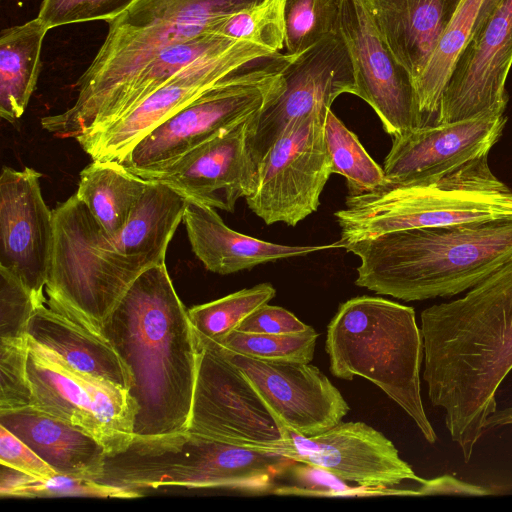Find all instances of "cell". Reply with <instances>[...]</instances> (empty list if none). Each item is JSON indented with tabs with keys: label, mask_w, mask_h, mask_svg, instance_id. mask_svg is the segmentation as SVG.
<instances>
[{
	"label": "cell",
	"mask_w": 512,
	"mask_h": 512,
	"mask_svg": "<svg viewBox=\"0 0 512 512\" xmlns=\"http://www.w3.org/2000/svg\"><path fill=\"white\" fill-rule=\"evenodd\" d=\"M430 402L469 462L512 370V259L451 302L421 312Z\"/></svg>",
	"instance_id": "6da1fadb"
},
{
	"label": "cell",
	"mask_w": 512,
	"mask_h": 512,
	"mask_svg": "<svg viewBox=\"0 0 512 512\" xmlns=\"http://www.w3.org/2000/svg\"><path fill=\"white\" fill-rule=\"evenodd\" d=\"M103 336L132 377L134 435L184 431L196 380V341L188 310L166 264L145 269L106 319Z\"/></svg>",
	"instance_id": "7a4b0ae2"
},
{
	"label": "cell",
	"mask_w": 512,
	"mask_h": 512,
	"mask_svg": "<svg viewBox=\"0 0 512 512\" xmlns=\"http://www.w3.org/2000/svg\"><path fill=\"white\" fill-rule=\"evenodd\" d=\"M355 284L404 301L452 297L512 259V217L394 231L343 246Z\"/></svg>",
	"instance_id": "3957f363"
},
{
	"label": "cell",
	"mask_w": 512,
	"mask_h": 512,
	"mask_svg": "<svg viewBox=\"0 0 512 512\" xmlns=\"http://www.w3.org/2000/svg\"><path fill=\"white\" fill-rule=\"evenodd\" d=\"M263 0H134L116 19L76 83L74 104L41 126L74 137L96 126L132 81L161 52L207 33L222 18Z\"/></svg>",
	"instance_id": "277c9868"
},
{
	"label": "cell",
	"mask_w": 512,
	"mask_h": 512,
	"mask_svg": "<svg viewBox=\"0 0 512 512\" xmlns=\"http://www.w3.org/2000/svg\"><path fill=\"white\" fill-rule=\"evenodd\" d=\"M325 350L335 377L369 380L411 417L427 442H436L421 397L424 350L412 307L381 297L351 298L328 324Z\"/></svg>",
	"instance_id": "5b68a950"
},
{
	"label": "cell",
	"mask_w": 512,
	"mask_h": 512,
	"mask_svg": "<svg viewBox=\"0 0 512 512\" xmlns=\"http://www.w3.org/2000/svg\"><path fill=\"white\" fill-rule=\"evenodd\" d=\"M294 462L276 451L235 445L188 430L134 435L128 447L106 456L97 480L128 489L225 487L271 492Z\"/></svg>",
	"instance_id": "8992f818"
},
{
	"label": "cell",
	"mask_w": 512,
	"mask_h": 512,
	"mask_svg": "<svg viewBox=\"0 0 512 512\" xmlns=\"http://www.w3.org/2000/svg\"><path fill=\"white\" fill-rule=\"evenodd\" d=\"M334 215L343 248L399 230L510 218L512 190L484 155L427 182L348 196L346 207Z\"/></svg>",
	"instance_id": "52a82bcc"
},
{
	"label": "cell",
	"mask_w": 512,
	"mask_h": 512,
	"mask_svg": "<svg viewBox=\"0 0 512 512\" xmlns=\"http://www.w3.org/2000/svg\"><path fill=\"white\" fill-rule=\"evenodd\" d=\"M52 211L47 303L52 310L101 335L106 319L141 272L116 253L111 238L76 194Z\"/></svg>",
	"instance_id": "ba28073f"
},
{
	"label": "cell",
	"mask_w": 512,
	"mask_h": 512,
	"mask_svg": "<svg viewBox=\"0 0 512 512\" xmlns=\"http://www.w3.org/2000/svg\"><path fill=\"white\" fill-rule=\"evenodd\" d=\"M290 58L277 53L264 65L221 79L143 137L119 163L147 179L257 114L283 89L282 70Z\"/></svg>",
	"instance_id": "9c48e42d"
},
{
	"label": "cell",
	"mask_w": 512,
	"mask_h": 512,
	"mask_svg": "<svg viewBox=\"0 0 512 512\" xmlns=\"http://www.w3.org/2000/svg\"><path fill=\"white\" fill-rule=\"evenodd\" d=\"M194 334L197 369L186 430L235 445L280 453L290 438L289 430L217 343Z\"/></svg>",
	"instance_id": "30bf717a"
},
{
	"label": "cell",
	"mask_w": 512,
	"mask_h": 512,
	"mask_svg": "<svg viewBox=\"0 0 512 512\" xmlns=\"http://www.w3.org/2000/svg\"><path fill=\"white\" fill-rule=\"evenodd\" d=\"M26 370L31 406L87 432L107 456L131 443L137 406L128 390L74 369L31 339Z\"/></svg>",
	"instance_id": "8fae6325"
},
{
	"label": "cell",
	"mask_w": 512,
	"mask_h": 512,
	"mask_svg": "<svg viewBox=\"0 0 512 512\" xmlns=\"http://www.w3.org/2000/svg\"><path fill=\"white\" fill-rule=\"evenodd\" d=\"M327 112L292 121L257 164L248 207L267 225L296 226L317 211L331 169L324 124Z\"/></svg>",
	"instance_id": "7c38bea8"
},
{
	"label": "cell",
	"mask_w": 512,
	"mask_h": 512,
	"mask_svg": "<svg viewBox=\"0 0 512 512\" xmlns=\"http://www.w3.org/2000/svg\"><path fill=\"white\" fill-rule=\"evenodd\" d=\"M275 54L259 44L238 40L190 63L107 127L75 139L92 160L120 162L143 137L218 81Z\"/></svg>",
	"instance_id": "4fadbf2b"
},
{
	"label": "cell",
	"mask_w": 512,
	"mask_h": 512,
	"mask_svg": "<svg viewBox=\"0 0 512 512\" xmlns=\"http://www.w3.org/2000/svg\"><path fill=\"white\" fill-rule=\"evenodd\" d=\"M282 78L281 92L250 122L248 145L256 166L292 121L327 112L338 96L352 94V63L339 31L291 57Z\"/></svg>",
	"instance_id": "5bb4252c"
},
{
	"label": "cell",
	"mask_w": 512,
	"mask_h": 512,
	"mask_svg": "<svg viewBox=\"0 0 512 512\" xmlns=\"http://www.w3.org/2000/svg\"><path fill=\"white\" fill-rule=\"evenodd\" d=\"M339 33L352 63V94L372 107L386 133L396 138L426 124L412 77L383 42L361 0H341Z\"/></svg>",
	"instance_id": "9a60e30c"
},
{
	"label": "cell",
	"mask_w": 512,
	"mask_h": 512,
	"mask_svg": "<svg viewBox=\"0 0 512 512\" xmlns=\"http://www.w3.org/2000/svg\"><path fill=\"white\" fill-rule=\"evenodd\" d=\"M512 65V0H499L474 29L443 90L435 122L505 110V83Z\"/></svg>",
	"instance_id": "2e32d148"
},
{
	"label": "cell",
	"mask_w": 512,
	"mask_h": 512,
	"mask_svg": "<svg viewBox=\"0 0 512 512\" xmlns=\"http://www.w3.org/2000/svg\"><path fill=\"white\" fill-rule=\"evenodd\" d=\"M41 173L4 166L0 176V267L15 274L37 307L43 295L53 245V211L41 192Z\"/></svg>",
	"instance_id": "e0dca14e"
},
{
	"label": "cell",
	"mask_w": 512,
	"mask_h": 512,
	"mask_svg": "<svg viewBox=\"0 0 512 512\" xmlns=\"http://www.w3.org/2000/svg\"><path fill=\"white\" fill-rule=\"evenodd\" d=\"M506 122L505 110H492L460 121L424 124L393 138L383 167L386 186L427 182L488 155Z\"/></svg>",
	"instance_id": "ac0fdd59"
},
{
	"label": "cell",
	"mask_w": 512,
	"mask_h": 512,
	"mask_svg": "<svg viewBox=\"0 0 512 512\" xmlns=\"http://www.w3.org/2000/svg\"><path fill=\"white\" fill-rule=\"evenodd\" d=\"M219 348L289 431L306 437L323 433L350 409L328 377L310 363L262 361Z\"/></svg>",
	"instance_id": "d6986e66"
},
{
	"label": "cell",
	"mask_w": 512,
	"mask_h": 512,
	"mask_svg": "<svg viewBox=\"0 0 512 512\" xmlns=\"http://www.w3.org/2000/svg\"><path fill=\"white\" fill-rule=\"evenodd\" d=\"M280 452L294 461L322 467L347 482L374 488H392L403 481L427 483L401 459L395 445L364 422H340L331 429L302 436L289 431Z\"/></svg>",
	"instance_id": "ffe728a7"
},
{
	"label": "cell",
	"mask_w": 512,
	"mask_h": 512,
	"mask_svg": "<svg viewBox=\"0 0 512 512\" xmlns=\"http://www.w3.org/2000/svg\"><path fill=\"white\" fill-rule=\"evenodd\" d=\"M253 116L194 148L147 180L162 182L196 202L233 212L237 201L248 197L256 184L257 166L248 145Z\"/></svg>",
	"instance_id": "44dd1931"
},
{
	"label": "cell",
	"mask_w": 512,
	"mask_h": 512,
	"mask_svg": "<svg viewBox=\"0 0 512 512\" xmlns=\"http://www.w3.org/2000/svg\"><path fill=\"white\" fill-rule=\"evenodd\" d=\"M191 248L205 268L227 275L313 252L340 248L339 242L320 246H291L257 239L232 230L215 208L188 199L183 215Z\"/></svg>",
	"instance_id": "7402d4cb"
},
{
	"label": "cell",
	"mask_w": 512,
	"mask_h": 512,
	"mask_svg": "<svg viewBox=\"0 0 512 512\" xmlns=\"http://www.w3.org/2000/svg\"><path fill=\"white\" fill-rule=\"evenodd\" d=\"M378 34L413 82L462 0H361Z\"/></svg>",
	"instance_id": "603a6c76"
},
{
	"label": "cell",
	"mask_w": 512,
	"mask_h": 512,
	"mask_svg": "<svg viewBox=\"0 0 512 512\" xmlns=\"http://www.w3.org/2000/svg\"><path fill=\"white\" fill-rule=\"evenodd\" d=\"M0 424L26 443L56 473L98 480L106 450L93 436L34 406L0 410Z\"/></svg>",
	"instance_id": "cb8c5ba5"
},
{
	"label": "cell",
	"mask_w": 512,
	"mask_h": 512,
	"mask_svg": "<svg viewBox=\"0 0 512 512\" xmlns=\"http://www.w3.org/2000/svg\"><path fill=\"white\" fill-rule=\"evenodd\" d=\"M188 198L149 180L120 233L111 238L116 253L139 272L165 263L170 240L183 221Z\"/></svg>",
	"instance_id": "d4e9b609"
},
{
	"label": "cell",
	"mask_w": 512,
	"mask_h": 512,
	"mask_svg": "<svg viewBox=\"0 0 512 512\" xmlns=\"http://www.w3.org/2000/svg\"><path fill=\"white\" fill-rule=\"evenodd\" d=\"M27 333L29 339L57 354L74 369L128 391L131 388V374L113 346L103 336L50 307H36Z\"/></svg>",
	"instance_id": "484cf974"
},
{
	"label": "cell",
	"mask_w": 512,
	"mask_h": 512,
	"mask_svg": "<svg viewBox=\"0 0 512 512\" xmlns=\"http://www.w3.org/2000/svg\"><path fill=\"white\" fill-rule=\"evenodd\" d=\"M49 29L38 18L3 29L0 36V116L14 123L25 112L41 69Z\"/></svg>",
	"instance_id": "4316f807"
},
{
	"label": "cell",
	"mask_w": 512,
	"mask_h": 512,
	"mask_svg": "<svg viewBox=\"0 0 512 512\" xmlns=\"http://www.w3.org/2000/svg\"><path fill=\"white\" fill-rule=\"evenodd\" d=\"M148 183L117 161L92 160L80 172L75 194L108 237L115 238Z\"/></svg>",
	"instance_id": "83f0119b"
},
{
	"label": "cell",
	"mask_w": 512,
	"mask_h": 512,
	"mask_svg": "<svg viewBox=\"0 0 512 512\" xmlns=\"http://www.w3.org/2000/svg\"><path fill=\"white\" fill-rule=\"evenodd\" d=\"M236 41L216 33H207L161 52L138 74L105 117L80 135L95 133L107 127L134 109L184 67Z\"/></svg>",
	"instance_id": "f1b7e54d"
},
{
	"label": "cell",
	"mask_w": 512,
	"mask_h": 512,
	"mask_svg": "<svg viewBox=\"0 0 512 512\" xmlns=\"http://www.w3.org/2000/svg\"><path fill=\"white\" fill-rule=\"evenodd\" d=\"M332 174L345 177L349 196H358L387 185L384 170L367 153L358 137L329 109L324 124Z\"/></svg>",
	"instance_id": "f546056e"
},
{
	"label": "cell",
	"mask_w": 512,
	"mask_h": 512,
	"mask_svg": "<svg viewBox=\"0 0 512 512\" xmlns=\"http://www.w3.org/2000/svg\"><path fill=\"white\" fill-rule=\"evenodd\" d=\"M275 295L276 290L270 283L257 284L192 307L188 310L189 319L195 333L218 342Z\"/></svg>",
	"instance_id": "4dcf8cb0"
},
{
	"label": "cell",
	"mask_w": 512,
	"mask_h": 512,
	"mask_svg": "<svg viewBox=\"0 0 512 512\" xmlns=\"http://www.w3.org/2000/svg\"><path fill=\"white\" fill-rule=\"evenodd\" d=\"M341 0H285V54L297 57L339 31Z\"/></svg>",
	"instance_id": "1f68e13d"
},
{
	"label": "cell",
	"mask_w": 512,
	"mask_h": 512,
	"mask_svg": "<svg viewBox=\"0 0 512 512\" xmlns=\"http://www.w3.org/2000/svg\"><path fill=\"white\" fill-rule=\"evenodd\" d=\"M212 32L280 53L285 43V0H263L227 15Z\"/></svg>",
	"instance_id": "d6a6232c"
},
{
	"label": "cell",
	"mask_w": 512,
	"mask_h": 512,
	"mask_svg": "<svg viewBox=\"0 0 512 512\" xmlns=\"http://www.w3.org/2000/svg\"><path fill=\"white\" fill-rule=\"evenodd\" d=\"M318 333L311 326L294 334H258L234 329L216 342L228 351L270 362L310 363Z\"/></svg>",
	"instance_id": "836d02e7"
},
{
	"label": "cell",
	"mask_w": 512,
	"mask_h": 512,
	"mask_svg": "<svg viewBox=\"0 0 512 512\" xmlns=\"http://www.w3.org/2000/svg\"><path fill=\"white\" fill-rule=\"evenodd\" d=\"M289 482L273 487L277 495L317 497L420 496L418 489L374 488L350 485L336 474L313 464L294 461L284 472Z\"/></svg>",
	"instance_id": "e575fe53"
},
{
	"label": "cell",
	"mask_w": 512,
	"mask_h": 512,
	"mask_svg": "<svg viewBox=\"0 0 512 512\" xmlns=\"http://www.w3.org/2000/svg\"><path fill=\"white\" fill-rule=\"evenodd\" d=\"M100 497L137 498L143 496L138 490L102 483L91 478L56 473L49 478L27 474L16 490L14 497Z\"/></svg>",
	"instance_id": "d590c367"
},
{
	"label": "cell",
	"mask_w": 512,
	"mask_h": 512,
	"mask_svg": "<svg viewBox=\"0 0 512 512\" xmlns=\"http://www.w3.org/2000/svg\"><path fill=\"white\" fill-rule=\"evenodd\" d=\"M29 339V338H28ZM27 340H0V410L31 406Z\"/></svg>",
	"instance_id": "8d00e7d4"
},
{
	"label": "cell",
	"mask_w": 512,
	"mask_h": 512,
	"mask_svg": "<svg viewBox=\"0 0 512 512\" xmlns=\"http://www.w3.org/2000/svg\"><path fill=\"white\" fill-rule=\"evenodd\" d=\"M35 301L21 280L0 267V340H27Z\"/></svg>",
	"instance_id": "74e56055"
},
{
	"label": "cell",
	"mask_w": 512,
	"mask_h": 512,
	"mask_svg": "<svg viewBox=\"0 0 512 512\" xmlns=\"http://www.w3.org/2000/svg\"><path fill=\"white\" fill-rule=\"evenodd\" d=\"M134 0H43L38 18L50 30L94 20L107 23L122 14Z\"/></svg>",
	"instance_id": "f35d334b"
},
{
	"label": "cell",
	"mask_w": 512,
	"mask_h": 512,
	"mask_svg": "<svg viewBox=\"0 0 512 512\" xmlns=\"http://www.w3.org/2000/svg\"><path fill=\"white\" fill-rule=\"evenodd\" d=\"M309 327L287 309L267 303L242 320L236 327V330L248 333L278 335L304 332Z\"/></svg>",
	"instance_id": "ab89813d"
},
{
	"label": "cell",
	"mask_w": 512,
	"mask_h": 512,
	"mask_svg": "<svg viewBox=\"0 0 512 512\" xmlns=\"http://www.w3.org/2000/svg\"><path fill=\"white\" fill-rule=\"evenodd\" d=\"M0 464L40 478H49L56 474L26 443L1 424Z\"/></svg>",
	"instance_id": "60d3db41"
},
{
	"label": "cell",
	"mask_w": 512,
	"mask_h": 512,
	"mask_svg": "<svg viewBox=\"0 0 512 512\" xmlns=\"http://www.w3.org/2000/svg\"><path fill=\"white\" fill-rule=\"evenodd\" d=\"M512 425V407L496 410L486 420L485 430Z\"/></svg>",
	"instance_id": "b9f144b4"
}]
</instances>
